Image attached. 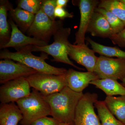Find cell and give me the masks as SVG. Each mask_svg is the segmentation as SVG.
<instances>
[{
	"label": "cell",
	"mask_w": 125,
	"mask_h": 125,
	"mask_svg": "<svg viewBox=\"0 0 125 125\" xmlns=\"http://www.w3.org/2000/svg\"><path fill=\"white\" fill-rule=\"evenodd\" d=\"M63 25L62 20H52L40 9L35 15L33 22L27 31V34L29 37L32 36L48 43L52 36Z\"/></svg>",
	"instance_id": "6"
},
{
	"label": "cell",
	"mask_w": 125,
	"mask_h": 125,
	"mask_svg": "<svg viewBox=\"0 0 125 125\" xmlns=\"http://www.w3.org/2000/svg\"><path fill=\"white\" fill-rule=\"evenodd\" d=\"M99 1L96 0H80L79 6L80 13L79 27L75 33L74 45L85 44V33L90 21Z\"/></svg>",
	"instance_id": "11"
},
{
	"label": "cell",
	"mask_w": 125,
	"mask_h": 125,
	"mask_svg": "<svg viewBox=\"0 0 125 125\" xmlns=\"http://www.w3.org/2000/svg\"><path fill=\"white\" fill-rule=\"evenodd\" d=\"M95 11L104 16L111 25L114 34L120 32L125 28V25L115 15L105 9L97 7Z\"/></svg>",
	"instance_id": "24"
},
{
	"label": "cell",
	"mask_w": 125,
	"mask_h": 125,
	"mask_svg": "<svg viewBox=\"0 0 125 125\" xmlns=\"http://www.w3.org/2000/svg\"><path fill=\"white\" fill-rule=\"evenodd\" d=\"M121 84L125 87V78H124L121 81Z\"/></svg>",
	"instance_id": "32"
},
{
	"label": "cell",
	"mask_w": 125,
	"mask_h": 125,
	"mask_svg": "<svg viewBox=\"0 0 125 125\" xmlns=\"http://www.w3.org/2000/svg\"><path fill=\"white\" fill-rule=\"evenodd\" d=\"M87 32L93 36L109 38L114 34L111 25L100 13L94 11L89 25Z\"/></svg>",
	"instance_id": "15"
},
{
	"label": "cell",
	"mask_w": 125,
	"mask_h": 125,
	"mask_svg": "<svg viewBox=\"0 0 125 125\" xmlns=\"http://www.w3.org/2000/svg\"><path fill=\"white\" fill-rule=\"evenodd\" d=\"M86 39L91 45L94 52L101 55L125 59V51H122L116 47H109L101 45L94 42L89 37H87Z\"/></svg>",
	"instance_id": "21"
},
{
	"label": "cell",
	"mask_w": 125,
	"mask_h": 125,
	"mask_svg": "<svg viewBox=\"0 0 125 125\" xmlns=\"http://www.w3.org/2000/svg\"><path fill=\"white\" fill-rule=\"evenodd\" d=\"M22 114L21 125H31L38 119L51 115V110L42 95L34 89L30 94L16 102Z\"/></svg>",
	"instance_id": "3"
},
{
	"label": "cell",
	"mask_w": 125,
	"mask_h": 125,
	"mask_svg": "<svg viewBox=\"0 0 125 125\" xmlns=\"http://www.w3.org/2000/svg\"><path fill=\"white\" fill-rule=\"evenodd\" d=\"M71 33L70 28H61L54 34V42L44 46L29 45L31 52H41L52 56V61L61 62L69 65L79 70L84 69L77 66L70 60L68 56V45L70 43L69 37Z\"/></svg>",
	"instance_id": "4"
},
{
	"label": "cell",
	"mask_w": 125,
	"mask_h": 125,
	"mask_svg": "<svg viewBox=\"0 0 125 125\" xmlns=\"http://www.w3.org/2000/svg\"><path fill=\"white\" fill-rule=\"evenodd\" d=\"M26 78L30 87L43 96L58 93L67 87L66 74L55 75L37 72Z\"/></svg>",
	"instance_id": "5"
},
{
	"label": "cell",
	"mask_w": 125,
	"mask_h": 125,
	"mask_svg": "<svg viewBox=\"0 0 125 125\" xmlns=\"http://www.w3.org/2000/svg\"><path fill=\"white\" fill-rule=\"evenodd\" d=\"M83 94L66 87L58 93L42 96L51 107L52 117L60 123H69L74 122L76 107Z\"/></svg>",
	"instance_id": "1"
},
{
	"label": "cell",
	"mask_w": 125,
	"mask_h": 125,
	"mask_svg": "<svg viewBox=\"0 0 125 125\" xmlns=\"http://www.w3.org/2000/svg\"><path fill=\"white\" fill-rule=\"evenodd\" d=\"M16 52H11L7 49L1 51V59H10L20 62L39 73L55 75H65L67 70L64 68L54 67L49 64L45 60L48 59V55L45 53L40 56L31 53L29 45L15 49Z\"/></svg>",
	"instance_id": "2"
},
{
	"label": "cell",
	"mask_w": 125,
	"mask_h": 125,
	"mask_svg": "<svg viewBox=\"0 0 125 125\" xmlns=\"http://www.w3.org/2000/svg\"><path fill=\"white\" fill-rule=\"evenodd\" d=\"M69 1L68 0H56L57 6L64 8L66 6Z\"/></svg>",
	"instance_id": "30"
},
{
	"label": "cell",
	"mask_w": 125,
	"mask_h": 125,
	"mask_svg": "<svg viewBox=\"0 0 125 125\" xmlns=\"http://www.w3.org/2000/svg\"><path fill=\"white\" fill-rule=\"evenodd\" d=\"M90 84L94 85L102 90L107 96L125 95V87L115 80L98 79L93 81Z\"/></svg>",
	"instance_id": "17"
},
{
	"label": "cell",
	"mask_w": 125,
	"mask_h": 125,
	"mask_svg": "<svg viewBox=\"0 0 125 125\" xmlns=\"http://www.w3.org/2000/svg\"><path fill=\"white\" fill-rule=\"evenodd\" d=\"M55 18H60L62 20L66 18H72L74 16L73 14L70 13L64 8L56 6L55 10Z\"/></svg>",
	"instance_id": "29"
},
{
	"label": "cell",
	"mask_w": 125,
	"mask_h": 125,
	"mask_svg": "<svg viewBox=\"0 0 125 125\" xmlns=\"http://www.w3.org/2000/svg\"><path fill=\"white\" fill-rule=\"evenodd\" d=\"M109 38L114 45L125 48V28L120 32L113 34Z\"/></svg>",
	"instance_id": "27"
},
{
	"label": "cell",
	"mask_w": 125,
	"mask_h": 125,
	"mask_svg": "<svg viewBox=\"0 0 125 125\" xmlns=\"http://www.w3.org/2000/svg\"><path fill=\"white\" fill-rule=\"evenodd\" d=\"M67 87L77 93H83L93 81L99 79L94 72L78 71L69 69L66 74Z\"/></svg>",
	"instance_id": "14"
},
{
	"label": "cell",
	"mask_w": 125,
	"mask_h": 125,
	"mask_svg": "<svg viewBox=\"0 0 125 125\" xmlns=\"http://www.w3.org/2000/svg\"><path fill=\"white\" fill-rule=\"evenodd\" d=\"M10 18L22 32H27L33 22L35 15L19 8L14 9L11 5L9 10Z\"/></svg>",
	"instance_id": "18"
},
{
	"label": "cell",
	"mask_w": 125,
	"mask_h": 125,
	"mask_svg": "<svg viewBox=\"0 0 125 125\" xmlns=\"http://www.w3.org/2000/svg\"><path fill=\"white\" fill-rule=\"evenodd\" d=\"M104 101L112 114L125 125V95L107 96Z\"/></svg>",
	"instance_id": "19"
},
{
	"label": "cell",
	"mask_w": 125,
	"mask_h": 125,
	"mask_svg": "<svg viewBox=\"0 0 125 125\" xmlns=\"http://www.w3.org/2000/svg\"><path fill=\"white\" fill-rule=\"evenodd\" d=\"M101 125H125L113 115L104 101H98L94 104Z\"/></svg>",
	"instance_id": "22"
},
{
	"label": "cell",
	"mask_w": 125,
	"mask_h": 125,
	"mask_svg": "<svg viewBox=\"0 0 125 125\" xmlns=\"http://www.w3.org/2000/svg\"><path fill=\"white\" fill-rule=\"evenodd\" d=\"M94 73L99 79L122 81L125 78V59L99 57Z\"/></svg>",
	"instance_id": "8"
},
{
	"label": "cell",
	"mask_w": 125,
	"mask_h": 125,
	"mask_svg": "<svg viewBox=\"0 0 125 125\" xmlns=\"http://www.w3.org/2000/svg\"><path fill=\"white\" fill-rule=\"evenodd\" d=\"M10 5L8 1L1 0L0 5V47L9 42L10 39V30L7 21V11Z\"/></svg>",
	"instance_id": "20"
},
{
	"label": "cell",
	"mask_w": 125,
	"mask_h": 125,
	"mask_svg": "<svg viewBox=\"0 0 125 125\" xmlns=\"http://www.w3.org/2000/svg\"><path fill=\"white\" fill-rule=\"evenodd\" d=\"M96 93H87L79 102L75 111V125H101L94 111V104L98 101Z\"/></svg>",
	"instance_id": "7"
},
{
	"label": "cell",
	"mask_w": 125,
	"mask_h": 125,
	"mask_svg": "<svg viewBox=\"0 0 125 125\" xmlns=\"http://www.w3.org/2000/svg\"><path fill=\"white\" fill-rule=\"evenodd\" d=\"M23 118L21 111L14 103L1 104L0 125H18Z\"/></svg>",
	"instance_id": "16"
},
{
	"label": "cell",
	"mask_w": 125,
	"mask_h": 125,
	"mask_svg": "<svg viewBox=\"0 0 125 125\" xmlns=\"http://www.w3.org/2000/svg\"><path fill=\"white\" fill-rule=\"evenodd\" d=\"M35 70L10 59L0 61V83L3 84L21 77H26L37 73Z\"/></svg>",
	"instance_id": "10"
},
{
	"label": "cell",
	"mask_w": 125,
	"mask_h": 125,
	"mask_svg": "<svg viewBox=\"0 0 125 125\" xmlns=\"http://www.w3.org/2000/svg\"><path fill=\"white\" fill-rule=\"evenodd\" d=\"M30 86L25 77H21L2 84L0 87L1 104L17 102L29 96Z\"/></svg>",
	"instance_id": "9"
},
{
	"label": "cell",
	"mask_w": 125,
	"mask_h": 125,
	"mask_svg": "<svg viewBox=\"0 0 125 125\" xmlns=\"http://www.w3.org/2000/svg\"><path fill=\"white\" fill-rule=\"evenodd\" d=\"M121 1L125 4V0H121Z\"/></svg>",
	"instance_id": "33"
},
{
	"label": "cell",
	"mask_w": 125,
	"mask_h": 125,
	"mask_svg": "<svg viewBox=\"0 0 125 125\" xmlns=\"http://www.w3.org/2000/svg\"><path fill=\"white\" fill-rule=\"evenodd\" d=\"M9 23L11 30L10 39L9 42L1 47L0 49L13 47L15 49L29 45L44 46L48 45L42 40L24 35L11 18L9 19Z\"/></svg>",
	"instance_id": "13"
},
{
	"label": "cell",
	"mask_w": 125,
	"mask_h": 125,
	"mask_svg": "<svg viewBox=\"0 0 125 125\" xmlns=\"http://www.w3.org/2000/svg\"><path fill=\"white\" fill-rule=\"evenodd\" d=\"M56 0H42L41 10L51 20L55 21V10L56 7Z\"/></svg>",
	"instance_id": "26"
},
{
	"label": "cell",
	"mask_w": 125,
	"mask_h": 125,
	"mask_svg": "<svg viewBox=\"0 0 125 125\" xmlns=\"http://www.w3.org/2000/svg\"><path fill=\"white\" fill-rule=\"evenodd\" d=\"M68 56L78 64L84 66L89 72H94L98 57L95 52L86 44L74 45L70 43L68 45Z\"/></svg>",
	"instance_id": "12"
},
{
	"label": "cell",
	"mask_w": 125,
	"mask_h": 125,
	"mask_svg": "<svg viewBox=\"0 0 125 125\" xmlns=\"http://www.w3.org/2000/svg\"><path fill=\"white\" fill-rule=\"evenodd\" d=\"M42 0H20L18 1V7L36 15L41 9Z\"/></svg>",
	"instance_id": "25"
},
{
	"label": "cell",
	"mask_w": 125,
	"mask_h": 125,
	"mask_svg": "<svg viewBox=\"0 0 125 125\" xmlns=\"http://www.w3.org/2000/svg\"><path fill=\"white\" fill-rule=\"evenodd\" d=\"M60 123L53 117L45 116L38 119L31 125H60Z\"/></svg>",
	"instance_id": "28"
},
{
	"label": "cell",
	"mask_w": 125,
	"mask_h": 125,
	"mask_svg": "<svg viewBox=\"0 0 125 125\" xmlns=\"http://www.w3.org/2000/svg\"><path fill=\"white\" fill-rule=\"evenodd\" d=\"M97 7L112 12L125 25V4L121 0H102L99 1Z\"/></svg>",
	"instance_id": "23"
},
{
	"label": "cell",
	"mask_w": 125,
	"mask_h": 125,
	"mask_svg": "<svg viewBox=\"0 0 125 125\" xmlns=\"http://www.w3.org/2000/svg\"><path fill=\"white\" fill-rule=\"evenodd\" d=\"M60 125H75L74 122L69 123H60Z\"/></svg>",
	"instance_id": "31"
}]
</instances>
